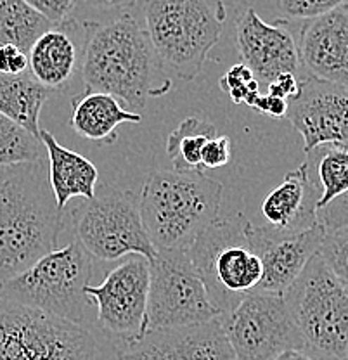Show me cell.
I'll return each mask as SVG.
<instances>
[{
    "instance_id": "6da1fadb",
    "label": "cell",
    "mask_w": 348,
    "mask_h": 360,
    "mask_svg": "<svg viewBox=\"0 0 348 360\" xmlns=\"http://www.w3.org/2000/svg\"><path fill=\"white\" fill-rule=\"evenodd\" d=\"M65 220L46 158L0 167V286L58 248Z\"/></svg>"
},
{
    "instance_id": "7a4b0ae2",
    "label": "cell",
    "mask_w": 348,
    "mask_h": 360,
    "mask_svg": "<svg viewBox=\"0 0 348 360\" xmlns=\"http://www.w3.org/2000/svg\"><path fill=\"white\" fill-rule=\"evenodd\" d=\"M156 66L146 30L134 16L84 22L80 70L87 90L111 94L127 110L141 115L153 94Z\"/></svg>"
},
{
    "instance_id": "3957f363",
    "label": "cell",
    "mask_w": 348,
    "mask_h": 360,
    "mask_svg": "<svg viewBox=\"0 0 348 360\" xmlns=\"http://www.w3.org/2000/svg\"><path fill=\"white\" fill-rule=\"evenodd\" d=\"M222 193V184L205 172L149 174L139 194V210L155 250H187L219 219Z\"/></svg>"
},
{
    "instance_id": "277c9868",
    "label": "cell",
    "mask_w": 348,
    "mask_h": 360,
    "mask_svg": "<svg viewBox=\"0 0 348 360\" xmlns=\"http://www.w3.org/2000/svg\"><path fill=\"white\" fill-rule=\"evenodd\" d=\"M142 13L158 66L184 82L201 73L227 20L224 0H146Z\"/></svg>"
},
{
    "instance_id": "5b68a950",
    "label": "cell",
    "mask_w": 348,
    "mask_h": 360,
    "mask_svg": "<svg viewBox=\"0 0 348 360\" xmlns=\"http://www.w3.org/2000/svg\"><path fill=\"white\" fill-rule=\"evenodd\" d=\"M252 220L241 213L213 220L187 248L213 307L229 314L262 281V260L252 243Z\"/></svg>"
},
{
    "instance_id": "8992f818",
    "label": "cell",
    "mask_w": 348,
    "mask_h": 360,
    "mask_svg": "<svg viewBox=\"0 0 348 360\" xmlns=\"http://www.w3.org/2000/svg\"><path fill=\"white\" fill-rule=\"evenodd\" d=\"M92 276V257L78 241L56 248L32 267L0 286V298L87 328L96 314L85 295Z\"/></svg>"
},
{
    "instance_id": "52a82bcc",
    "label": "cell",
    "mask_w": 348,
    "mask_h": 360,
    "mask_svg": "<svg viewBox=\"0 0 348 360\" xmlns=\"http://www.w3.org/2000/svg\"><path fill=\"white\" fill-rule=\"evenodd\" d=\"M283 300L307 350L326 360H347L348 292L319 253L283 292Z\"/></svg>"
},
{
    "instance_id": "ba28073f",
    "label": "cell",
    "mask_w": 348,
    "mask_h": 360,
    "mask_svg": "<svg viewBox=\"0 0 348 360\" xmlns=\"http://www.w3.org/2000/svg\"><path fill=\"white\" fill-rule=\"evenodd\" d=\"M77 241L92 258L113 262L141 255L151 262L156 250L141 219L139 196L110 184L96 187L92 200H82L70 213Z\"/></svg>"
},
{
    "instance_id": "9c48e42d",
    "label": "cell",
    "mask_w": 348,
    "mask_h": 360,
    "mask_svg": "<svg viewBox=\"0 0 348 360\" xmlns=\"http://www.w3.org/2000/svg\"><path fill=\"white\" fill-rule=\"evenodd\" d=\"M87 328L0 298V360H97Z\"/></svg>"
},
{
    "instance_id": "30bf717a",
    "label": "cell",
    "mask_w": 348,
    "mask_h": 360,
    "mask_svg": "<svg viewBox=\"0 0 348 360\" xmlns=\"http://www.w3.org/2000/svg\"><path fill=\"white\" fill-rule=\"evenodd\" d=\"M220 317L187 250H156L149 262L148 310L142 333Z\"/></svg>"
},
{
    "instance_id": "8fae6325",
    "label": "cell",
    "mask_w": 348,
    "mask_h": 360,
    "mask_svg": "<svg viewBox=\"0 0 348 360\" xmlns=\"http://www.w3.org/2000/svg\"><path fill=\"white\" fill-rule=\"evenodd\" d=\"M220 319L234 360H272L286 350H307L283 295L253 291Z\"/></svg>"
},
{
    "instance_id": "7c38bea8",
    "label": "cell",
    "mask_w": 348,
    "mask_h": 360,
    "mask_svg": "<svg viewBox=\"0 0 348 360\" xmlns=\"http://www.w3.org/2000/svg\"><path fill=\"white\" fill-rule=\"evenodd\" d=\"M149 262L141 255H130L123 264L110 270L99 286L85 288L94 303L96 321L120 341L142 335L148 310Z\"/></svg>"
},
{
    "instance_id": "4fadbf2b",
    "label": "cell",
    "mask_w": 348,
    "mask_h": 360,
    "mask_svg": "<svg viewBox=\"0 0 348 360\" xmlns=\"http://www.w3.org/2000/svg\"><path fill=\"white\" fill-rule=\"evenodd\" d=\"M286 118L303 137L305 153L321 146L348 148V87L303 75Z\"/></svg>"
},
{
    "instance_id": "5bb4252c",
    "label": "cell",
    "mask_w": 348,
    "mask_h": 360,
    "mask_svg": "<svg viewBox=\"0 0 348 360\" xmlns=\"http://www.w3.org/2000/svg\"><path fill=\"white\" fill-rule=\"evenodd\" d=\"M118 360H234L222 319L146 331L120 341Z\"/></svg>"
},
{
    "instance_id": "9a60e30c",
    "label": "cell",
    "mask_w": 348,
    "mask_h": 360,
    "mask_svg": "<svg viewBox=\"0 0 348 360\" xmlns=\"http://www.w3.org/2000/svg\"><path fill=\"white\" fill-rule=\"evenodd\" d=\"M324 238L326 229L321 224L298 234H279L265 225L252 224V243L264 267L255 291L283 295L310 258L319 253Z\"/></svg>"
},
{
    "instance_id": "2e32d148",
    "label": "cell",
    "mask_w": 348,
    "mask_h": 360,
    "mask_svg": "<svg viewBox=\"0 0 348 360\" xmlns=\"http://www.w3.org/2000/svg\"><path fill=\"white\" fill-rule=\"evenodd\" d=\"M236 40L243 65L258 82L271 84L281 73H298L297 40L286 21L265 22L255 9H246L236 25Z\"/></svg>"
},
{
    "instance_id": "e0dca14e",
    "label": "cell",
    "mask_w": 348,
    "mask_h": 360,
    "mask_svg": "<svg viewBox=\"0 0 348 360\" xmlns=\"http://www.w3.org/2000/svg\"><path fill=\"white\" fill-rule=\"evenodd\" d=\"M297 47L307 77L348 87V4L303 22Z\"/></svg>"
},
{
    "instance_id": "ac0fdd59",
    "label": "cell",
    "mask_w": 348,
    "mask_h": 360,
    "mask_svg": "<svg viewBox=\"0 0 348 360\" xmlns=\"http://www.w3.org/2000/svg\"><path fill=\"white\" fill-rule=\"evenodd\" d=\"M321 187L309 161L284 175L283 182L265 196L260 213L265 225L279 234H298L317 222Z\"/></svg>"
},
{
    "instance_id": "d6986e66",
    "label": "cell",
    "mask_w": 348,
    "mask_h": 360,
    "mask_svg": "<svg viewBox=\"0 0 348 360\" xmlns=\"http://www.w3.org/2000/svg\"><path fill=\"white\" fill-rule=\"evenodd\" d=\"M82 44L84 22L68 20L52 26L28 51V71L51 92L66 89L80 68Z\"/></svg>"
},
{
    "instance_id": "ffe728a7",
    "label": "cell",
    "mask_w": 348,
    "mask_h": 360,
    "mask_svg": "<svg viewBox=\"0 0 348 360\" xmlns=\"http://www.w3.org/2000/svg\"><path fill=\"white\" fill-rule=\"evenodd\" d=\"M39 139L46 149L49 184L58 208L65 212L73 198L92 200L99 180L96 165L85 156L63 148L47 130L40 129Z\"/></svg>"
},
{
    "instance_id": "44dd1931",
    "label": "cell",
    "mask_w": 348,
    "mask_h": 360,
    "mask_svg": "<svg viewBox=\"0 0 348 360\" xmlns=\"http://www.w3.org/2000/svg\"><path fill=\"white\" fill-rule=\"evenodd\" d=\"M71 127L78 135L94 142H113L123 123H139L141 115L122 106L111 94L87 90L71 99Z\"/></svg>"
},
{
    "instance_id": "7402d4cb",
    "label": "cell",
    "mask_w": 348,
    "mask_h": 360,
    "mask_svg": "<svg viewBox=\"0 0 348 360\" xmlns=\"http://www.w3.org/2000/svg\"><path fill=\"white\" fill-rule=\"evenodd\" d=\"M52 92L39 84L30 71L7 77L0 75V115L39 137V118Z\"/></svg>"
},
{
    "instance_id": "603a6c76",
    "label": "cell",
    "mask_w": 348,
    "mask_h": 360,
    "mask_svg": "<svg viewBox=\"0 0 348 360\" xmlns=\"http://www.w3.org/2000/svg\"><path fill=\"white\" fill-rule=\"evenodd\" d=\"M217 137L215 127L201 118L182 120L167 139V155L177 172H205L201 167V153L208 141Z\"/></svg>"
},
{
    "instance_id": "cb8c5ba5",
    "label": "cell",
    "mask_w": 348,
    "mask_h": 360,
    "mask_svg": "<svg viewBox=\"0 0 348 360\" xmlns=\"http://www.w3.org/2000/svg\"><path fill=\"white\" fill-rule=\"evenodd\" d=\"M52 26L25 0H0V47L14 45L28 54L35 40Z\"/></svg>"
},
{
    "instance_id": "d4e9b609",
    "label": "cell",
    "mask_w": 348,
    "mask_h": 360,
    "mask_svg": "<svg viewBox=\"0 0 348 360\" xmlns=\"http://www.w3.org/2000/svg\"><path fill=\"white\" fill-rule=\"evenodd\" d=\"M307 161L317 174L321 198L317 210L348 193V148L321 146L307 153Z\"/></svg>"
},
{
    "instance_id": "484cf974",
    "label": "cell",
    "mask_w": 348,
    "mask_h": 360,
    "mask_svg": "<svg viewBox=\"0 0 348 360\" xmlns=\"http://www.w3.org/2000/svg\"><path fill=\"white\" fill-rule=\"evenodd\" d=\"M42 151L44 144L39 137L0 115V167L39 161L44 158Z\"/></svg>"
},
{
    "instance_id": "4316f807",
    "label": "cell",
    "mask_w": 348,
    "mask_h": 360,
    "mask_svg": "<svg viewBox=\"0 0 348 360\" xmlns=\"http://www.w3.org/2000/svg\"><path fill=\"white\" fill-rule=\"evenodd\" d=\"M319 255L343 290L348 292V227L326 232Z\"/></svg>"
},
{
    "instance_id": "83f0119b",
    "label": "cell",
    "mask_w": 348,
    "mask_h": 360,
    "mask_svg": "<svg viewBox=\"0 0 348 360\" xmlns=\"http://www.w3.org/2000/svg\"><path fill=\"white\" fill-rule=\"evenodd\" d=\"M220 89L229 94L234 104L252 106L253 101L260 96V82L246 65H234L220 78Z\"/></svg>"
},
{
    "instance_id": "f1b7e54d",
    "label": "cell",
    "mask_w": 348,
    "mask_h": 360,
    "mask_svg": "<svg viewBox=\"0 0 348 360\" xmlns=\"http://www.w3.org/2000/svg\"><path fill=\"white\" fill-rule=\"evenodd\" d=\"M348 0H278L279 9L288 18L295 20H312V18L323 16L329 11L343 6Z\"/></svg>"
},
{
    "instance_id": "f546056e",
    "label": "cell",
    "mask_w": 348,
    "mask_h": 360,
    "mask_svg": "<svg viewBox=\"0 0 348 360\" xmlns=\"http://www.w3.org/2000/svg\"><path fill=\"white\" fill-rule=\"evenodd\" d=\"M317 222L323 225L326 232L348 227V193L317 210Z\"/></svg>"
},
{
    "instance_id": "4dcf8cb0",
    "label": "cell",
    "mask_w": 348,
    "mask_h": 360,
    "mask_svg": "<svg viewBox=\"0 0 348 360\" xmlns=\"http://www.w3.org/2000/svg\"><path fill=\"white\" fill-rule=\"evenodd\" d=\"M231 139L227 135L213 137L207 142L201 153V167L203 170H213V168L226 167L231 161Z\"/></svg>"
},
{
    "instance_id": "1f68e13d",
    "label": "cell",
    "mask_w": 348,
    "mask_h": 360,
    "mask_svg": "<svg viewBox=\"0 0 348 360\" xmlns=\"http://www.w3.org/2000/svg\"><path fill=\"white\" fill-rule=\"evenodd\" d=\"M25 2L54 26L68 21L71 11L77 6V0H25Z\"/></svg>"
},
{
    "instance_id": "d6a6232c",
    "label": "cell",
    "mask_w": 348,
    "mask_h": 360,
    "mask_svg": "<svg viewBox=\"0 0 348 360\" xmlns=\"http://www.w3.org/2000/svg\"><path fill=\"white\" fill-rule=\"evenodd\" d=\"M28 71V54L14 45L0 47V75L16 77Z\"/></svg>"
},
{
    "instance_id": "836d02e7",
    "label": "cell",
    "mask_w": 348,
    "mask_h": 360,
    "mask_svg": "<svg viewBox=\"0 0 348 360\" xmlns=\"http://www.w3.org/2000/svg\"><path fill=\"white\" fill-rule=\"evenodd\" d=\"M300 90V78L295 73H281L271 84H267V94L281 97V99H293Z\"/></svg>"
},
{
    "instance_id": "e575fe53",
    "label": "cell",
    "mask_w": 348,
    "mask_h": 360,
    "mask_svg": "<svg viewBox=\"0 0 348 360\" xmlns=\"http://www.w3.org/2000/svg\"><path fill=\"white\" fill-rule=\"evenodd\" d=\"M250 108L262 115L272 116V118H283L288 112V101L271 96V94H260Z\"/></svg>"
},
{
    "instance_id": "d590c367",
    "label": "cell",
    "mask_w": 348,
    "mask_h": 360,
    "mask_svg": "<svg viewBox=\"0 0 348 360\" xmlns=\"http://www.w3.org/2000/svg\"><path fill=\"white\" fill-rule=\"evenodd\" d=\"M85 2L101 11H123L136 6L137 0H85Z\"/></svg>"
},
{
    "instance_id": "8d00e7d4",
    "label": "cell",
    "mask_w": 348,
    "mask_h": 360,
    "mask_svg": "<svg viewBox=\"0 0 348 360\" xmlns=\"http://www.w3.org/2000/svg\"><path fill=\"white\" fill-rule=\"evenodd\" d=\"M272 360H326L309 350H286Z\"/></svg>"
},
{
    "instance_id": "74e56055",
    "label": "cell",
    "mask_w": 348,
    "mask_h": 360,
    "mask_svg": "<svg viewBox=\"0 0 348 360\" xmlns=\"http://www.w3.org/2000/svg\"><path fill=\"white\" fill-rule=\"evenodd\" d=\"M347 360H348V350H347Z\"/></svg>"
},
{
    "instance_id": "f35d334b",
    "label": "cell",
    "mask_w": 348,
    "mask_h": 360,
    "mask_svg": "<svg viewBox=\"0 0 348 360\" xmlns=\"http://www.w3.org/2000/svg\"><path fill=\"white\" fill-rule=\"evenodd\" d=\"M347 4H348V2H347Z\"/></svg>"
}]
</instances>
